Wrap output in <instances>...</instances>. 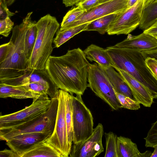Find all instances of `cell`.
<instances>
[{"mask_svg":"<svg viewBox=\"0 0 157 157\" xmlns=\"http://www.w3.org/2000/svg\"><path fill=\"white\" fill-rule=\"evenodd\" d=\"M47 140L34 145L20 155V157H63Z\"/></svg>","mask_w":157,"mask_h":157,"instance_id":"18","label":"cell"},{"mask_svg":"<svg viewBox=\"0 0 157 157\" xmlns=\"http://www.w3.org/2000/svg\"><path fill=\"white\" fill-rule=\"evenodd\" d=\"M157 21V0L151 2L143 10L139 28L144 31Z\"/></svg>","mask_w":157,"mask_h":157,"instance_id":"22","label":"cell"},{"mask_svg":"<svg viewBox=\"0 0 157 157\" xmlns=\"http://www.w3.org/2000/svg\"><path fill=\"white\" fill-rule=\"evenodd\" d=\"M0 157H20L19 155L11 149H5L0 151Z\"/></svg>","mask_w":157,"mask_h":157,"instance_id":"37","label":"cell"},{"mask_svg":"<svg viewBox=\"0 0 157 157\" xmlns=\"http://www.w3.org/2000/svg\"><path fill=\"white\" fill-rule=\"evenodd\" d=\"M90 63L83 51L78 48L61 56H51L45 69L59 89L71 95H82L88 87Z\"/></svg>","mask_w":157,"mask_h":157,"instance_id":"1","label":"cell"},{"mask_svg":"<svg viewBox=\"0 0 157 157\" xmlns=\"http://www.w3.org/2000/svg\"><path fill=\"white\" fill-rule=\"evenodd\" d=\"M115 93L116 98L122 108L133 110H137L140 108V103L138 101L115 91Z\"/></svg>","mask_w":157,"mask_h":157,"instance_id":"29","label":"cell"},{"mask_svg":"<svg viewBox=\"0 0 157 157\" xmlns=\"http://www.w3.org/2000/svg\"><path fill=\"white\" fill-rule=\"evenodd\" d=\"M6 4L8 6L11 5L16 1V0H5Z\"/></svg>","mask_w":157,"mask_h":157,"instance_id":"45","label":"cell"},{"mask_svg":"<svg viewBox=\"0 0 157 157\" xmlns=\"http://www.w3.org/2000/svg\"><path fill=\"white\" fill-rule=\"evenodd\" d=\"M80 0H62L63 3L66 7H69L73 6L75 4Z\"/></svg>","mask_w":157,"mask_h":157,"instance_id":"40","label":"cell"},{"mask_svg":"<svg viewBox=\"0 0 157 157\" xmlns=\"http://www.w3.org/2000/svg\"><path fill=\"white\" fill-rule=\"evenodd\" d=\"M51 136L41 132H31L15 136L6 141V145L19 156L35 144Z\"/></svg>","mask_w":157,"mask_h":157,"instance_id":"14","label":"cell"},{"mask_svg":"<svg viewBox=\"0 0 157 157\" xmlns=\"http://www.w3.org/2000/svg\"><path fill=\"white\" fill-rule=\"evenodd\" d=\"M29 12L20 24L12 30L10 40L12 48L4 61L0 63V79L10 78L22 75L30 70L25 52L26 34L28 29Z\"/></svg>","mask_w":157,"mask_h":157,"instance_id":"3","label":"cell"},{"mask_svg":"<svg viewBox=\"0 0 157 157\" xmlns=\"http://www.w3.org/2000/svg\"><path fill=\"white\" fill-rule=\"evenodd\" d=\"M86 11L78 6L71 9L63 17L59 30H63L68 29Z\"/></svg>","mask_w":157,"mask_h":157,"instance_id":"28","label":"cell"},{"mask_svg":"<svg viewBox=\"0 0 157 157\" xmlns=\"http://www.w3.org/2000/svg\"><path fill=\"white\" fill-rule=\"evenodd\" d=\"M103 69L107 75L115 92L135 100L130 88L118 72H117L112 66Z\"/></svg>","mask_w":157,"mask_h":157,"instance_id":"20","label":"cell"},{"mask_svg":"<svg viewBox=\"0 0 157 157\" xmlns=\"http://www.w3.org/2000/svg\"><path fill=\"white\" fill-rule=\"evenodd\" d=\"M44 97L29 90L25 85L13 86L0 83V98L33 99H39Z\"/></svg>","mask_w":157,"mask_h":157,"instance_id":"17","label":"cell"},{"mask_svg":"<svg viewBox=\"0 0 157 157\" xmlns=\"http://www.w3.org/2000/svg\"><path fill=\"white\" fill-rule=\"evenodd\" d=\"M116 70L129 86L134 100L144 106L150 107L153 102L154 98L149 91L126 72L120 69Z\"/></svg>","mask_w":157,"mask_h":157,"instance_id":"16","label":"cell"},{"mask_svg":"<svg viewBox=\"0 0 157 157\" xmlns=\"http://www.w3.org/2000/svg\"><path fill=\"white\" fill-rule=\"evenodd\" d=\"M82 95H72V101L73 140V144L87 139L93 130V117L90 110L83 101Z\"/></svg>","mask_w":157,"mask_h":157,"instance_id":"7","label":"cell"},{"mask_svg":"<svg viewBox=\"0 0 157 157\" xmlns=\"http://www.w3.org/2000/svg\"><path fill=\"white\" fill-rule=\"evenodd\" d=\"M145 61L147 66L157 80V60L154 58L148 57L145 59Z\"/></svg>","mask_w":157,"mask_h":157,"instance_id":"35","label":"cell"},{"mask_svg":"<svg viewBox=\"0 0 157 157\" xmlns=\"http://www.w3.org/2000/svg\"><path fill=\"white\" fill-rule=\"evenodd\" d=\"M29 90L37 93L42 96H50V92L49 87L46 85L38 82H33L25 84Z\"/></svg>","mask_w":157,"mask_h":157,"instance_id":"30","label":"cell"},{"mask_svg":"<svg viewBox=\"0 0 157 157\" xmlns=\"http://www.w3.org/2000/svg\"><path fill=\"white\" fill-rule=\"evenodd\" d=\"M128 0H110L100 3L86 10L68 29L89 23L110 14L122 12L128 8Z\"/></svg>","mask_w":157,"mask_h":157,"instance_id":"12","label":"cell"},{"mask_svg":"<svg viewBox=\"0 0 157 157\" xmlns=\"http://www.w3.org/2000/svg\"><path fill=\"white\" fill-rule=\"evenodd\" d=\"M155 0H144V8Z\"/></svg>","mask_w":157,"mask_h":157,"instance_id":"44","label":"cell"},{"mask_svg":"<svg viewBox=\"0 0 157 157\" xmlns=\"http://www.w3.org/2000/svg\"><path fill=\"white\" fill-rule=\"evenodd\" d=\"M36 25L37 37L28 62L30 70L45 69L46 63L53 51L54 36L60 26L56 18L50 14L41 17Z\"/></svg>","mask_w":157,"mask_h":157,"instance_id":"4","label":"cell"},{"mask_svg":"<svg viewBox=\"0 0 157 157\" xmlns=\"http://www.w3.org/2000/svg\"><path fill=\"white\" fill-rule=\"evenodd\" d=\"M83 51L87 59L91 62H95L102 68L112 67L105 48L91 44Z\"/></svg>","mask_w":157,"mask_h":157,"instance_id":"19","label":"cell"},{"mask_svg":"<svg viewBox=\"0 0 157 157\" xmlns=\"http://www.w3.org/2000/svg\"><path fill=\"white\" fill-rule=\"evenodd\" d=\"M88 23L81 24L63 30L58 29L53 40L55 47L58 48L71 38L82 32L86 31Z\"/></svg>","mask_w":157,"mask_h":157,"instance_id":"23","label":"cell"},{"mask_svg":"<svg viewBox=\"0 0 157 157\" xmlns=\"http://www.w3.org/2000/svg\"><path fill=\"white\" fill-rule=\"evenodd\" d=\"M144 8V0H138L132 7L118 13L109 26L107 34H129L139 26Z\"/></svg>","mask_w":157,"mask_h":157,"instance_id":"8","label":"cell"},{"mask_svg":"<svg viewBox=\"0 0 157 157\" xmlns=\"http://www.w3.org/2000/svg\"><path fill=\"white\" fill-rule=\"evenodd\" d=\"M144 59L147 57L153 58L157 60V48L149 51H141Z\"/></svg>","mask_w":157,"mask_h":157,"instance_id":"38","label":"cell"},{"mask_svg":"<svg viewBox=\"0 0 157 157\" xmlns=\"http://www.w3.org/2000/svg\"><path fill=\"white\" fill-rule=\"evenodd\" d=\"M152 153L149 151H146L144 153H140L139 157H151Z\"/></svg>","mask_w":157,"mask_h":157,"instance_id":"41","label":"cell"},{"mask_svg":"<svg viewBox=\"0 0 157 157\" xmlns=\"http://www.w3.org/2000/svg\"><path fill=\"white\" fill-rule=\"evenodd\" d=\"M118 13L106 15L89 23L86 31H96L101 34H105L107 32L109 24Z\"/></svg>","mask_w":157,"mask_h":157,"instance_id":"26","label":"cell"},{"mask_svg":"<svg viewBox=\"0 0 157 157\" xmlns=\"http://www.w3.org/2000/svg\"><path fill=\"white\" fill-rule=\"evenodd\" d=\"M105 157H118L117 135L112 132L105 133Z\"/></svg>","mask_w":157,"mask_h":157,"instance_id":"27","label":"cell"},{"mask_svg":"<svg viewBox=\"0 0 157 157\" xmlns=\"http://www.w3.org/2000/svg\"><path fill=\"white\" fill-rule=\"evenodd\" d=\"M38 82L47 86L50 92L51 99L56 97L59 90L45 69H33L16 77L0 79V83L13 86H19Z\"/></svg>","mask_w":157,"mask_h":157,"instance_id":"13","label":"cell"},{"mask_svg":"<svg viewBox=\"0 0 157 157\" xmlns=\"http://www.w3.org/2000/svg\"><path fill=\"white\" fill-rule=\"evenodd\" d=\"M109 0H102L101 3L109 1Z\"/></svg>","mask_w":157,"mask_h":157,"instance_id":"46","label":"cell"},{"mask_svg":"<svg viewBox=\"0 0 157 157\" xmlns=\"http://www.w3.org/2000/svg\"><path fill=\"white\" fill-rule=\"evenodd\" d=\"M103 127L98 123L94 129L91 135L86 140L72 144L69 156L70 157H95L104 151L102 144Z\"/></svg>","mask_w":157,"mask_h":157,"instance_id":"11","label":"cell"},{"mask_svg":"<svg viewBox=\"0 0 157 157\" xmlns=\"http://www.w3.org/2000/svg\"><path fill=\"white\" fill-rule=\"evenodd\" d=\"M115 70H123L140 83L157 99V80L145 63L141 51L127 48L113 46L105 48Z\"/></svg>","mask_w":157,"mask_h":157,"instance_id":"2","label":"cell"},{"mask_svg":"<svg viewBox=\"0 0 157 157\" xmlns=\"http://www.w3.org/2000/svg\"><path fill=\"white\" fill-rule=\"evenodd\" d=\"M58 105L57 96L51 99L50 105L44 113L22 124L0 129V139L6 141L26 133L41 132L51 136L55 125Z\"/></svg>","mask_w":157,"mask_h":157,"instance_id":"5","label":"cell"},{"mask_svg":"<svg viewBox=\"0 0 157 157\" xmlns=\"http://www.w3.org/2000/svg\"><path fill=\"white\" fill-rule=\"evenodd\" d=\"M154 36L157 39V35H152Z\"/></svg>","mask_w":157,"mask_h":157,"instance_id":"47","label":"cell"},{"mask_svg":"<svg viewBox=\"0 0 157 157\" xmlns=\"http://www.w3.org/2000/svg\"><path fill=\"white\" fill-rule=\"evenodd\" d=\"M138 0H128L127 6L128 8L133 6L137 2Z\"/></svg>","mask_w":157,"mask_h":157,"instance_id":"42","label":"cell"},{"mask_svg":"<svg viewBox=\"0 0 157 157\" xmlns=\"http://www.w3.org/2000/svg\"><path fill=\"white\" fill-rule=\"evenodd\" d=\"M14 23L9 17L0 19V34L7 37L13 29Z\"/></svg>","mask_w":157,"mask_h":157,"instance_id":"32","label":"cell"},{"mask_svg":"<svg viewBox=\"0 0 157 157\" xmlns=\"http://www.w3.org/2000/svg\"><path fill=\"white\" fill-rule=\"evenodd\" d=\"M118 157H139L140 153L137 145L131 139L124 136H118Z\"/></svg>","mask_w":157,"mask_h":157,"instance_id":"21","label":"cell"},{"mask_svg":"<svg viewBox=\"0 0 157 157\" xmlns=\"http://www.w3.org/2000/svg\"><path fill=\"white\" fill-rule=\"evenodd\" d=\"M5 0H0V18L4 19L7 17H10L15 13L10 11L7 7Z\"/></svg>","mask_w":157,"mask_h":157,"instance_id":"36","label":"cell"},{"mask_svg":"<svg viewBox=\"0 0 157 157\" xmlns=\"http://www.w3.org/2000/svg\"><path fill=\"white\" fill-rule=\"evenodd\" d=\"M153 147L154 148V150L151 157H157V144L154 145Z\"/></svg>","mask_w":157,"mask_h":157,"instance_id":"43","label":"cell"},{"mask_svg":"<svg viewBox=\"0 0 157 157\" xmlns=\"http://www.w3.org/2000/svg\"><path fill=\"white\" fill-rule=\"evenodd\" d=\"M143 32L151 35H157V21L150 27L144 30Z\"/></svg>","mask_w":157,"mask_h":157,"instance_id":"39","label":"cell"},{"mask_svg":"<svg viewBox=\"0 0 157 157\" xmlns=\"http://www.w3.org/2000/svg\"><path fill=\"white\" fill-rule=\"evenodd\" d=\"M145 140L146 147H151L157 144V120L152 124L151 127L148 132Z\"/></svg>","mask_w":157,"mask_h":157,"instance_id":"31","label":"cell"},{"mask_svg":"<svg viewBox=\"0 0 157 157\" xmlns=\"http://www.w3.org/2000/svg\"><path fill=\"white\" fill-rule=\"evenodd\" d=\"M114 46L131 48L140 51H149L157 48V39L144 32L137 36L129 34L125 39Z\"/></svg>","mask_w":157,"mask_h":157,"instance_id":"15","label":"cell"},{"mask_svg":"<svg viewBox=\"0 0 157 157\" xmlns=\"http://www.w3.org/2000/svg\"><path fill=\"white\" fill-rule=\"evenodd\" d=\"M13 44L12 42L10 41L6 43L2 44L0 46V63L3 62L8 55L11 51Z\"/></svg>","mask_w":157,"mask_h":157,"instance_id":"34","label":"cell"},{"mask_svg":"<svg viewBox=\"0 0 157 157\" xmlns=\"http://www.w3.org/2000/svg\"><path fill=\"white\" fill-rule=\"evenodd\" d=\"M66 91V95L65 121L68 149L70 152L73 140V130L72 101V96Z\"/></svg>","mask_w":157,"mask_h":157,"instance_id":"24","label":"cell"},{"mask_svg":"<svg viewBox=\"0 0 157 157\" xmlns=\"http://www.w3.org/2000/svg\"><path fill=\"white\" fill-rule=\"evenodd\" d=\"M66 92L60 89L58 91V105L55 128L52 135L46 140L63 157H69L70 153L68 147L65 121Z\"/></svg>","mask_w":157,"mask_h":157,"instance_id":"9","label":"cell"},{"mask_svg":"<svg viewBox=\"0 0 157 157\" xmlns=\"http://www.w3.org/2000/svg\"><path fill=\"white\" fill-rule=\"evenodd\" d=\"M87 79L88 87L97 96L107 103L113 111L122 108L107 75L97 63H90Z\"/></svg>","mask_w":157,"mask_h":157,"instance_id":"6","label":"cell"},{"mask_svg":"<svg viewBox=\"0 0 157 157\" xmlns=\"http://www.w3.org/2000/svg\"><path fill=\"white\" fill-rule=\"evenodd\" d=\"M51 99L48 97L33 99L32 104L17 112L1 115L0 129L11 127L28 121L44 113L49 107Z\"/></svg>","mask_w":157,"mask_h":157,"instance_id":"10","label":"cell"},{"mask_svg":"<svg viewBox=\"0 0 157 157\" xmlns=\"http://www.w3.org/2000/svg\"><path fill=\"white\" fill-rule=\"evenodd\" d=\"M102 0H80L76 4L82 9L87 10L100 3Z\"/></svg>","mask_w":157,"mask_h":157,"instance_id":"33","label":"cell"},{"mask_svg":"<svg viewBox=\"0 0 157 157\" xmlns=\"http://www.w3.org/2000/svg\"><path fill=\"white\" fill-rule=\"evenodd\" d=\"M32 13L30 15L28 22V27L26 34L25 49V54L28 60L30 58L35 43L37 29L36 21L31 20Z\"/></svg>","mask_w":157,"mask_h":157,"instance_id":"25","label":"cell"}]
</instances>
